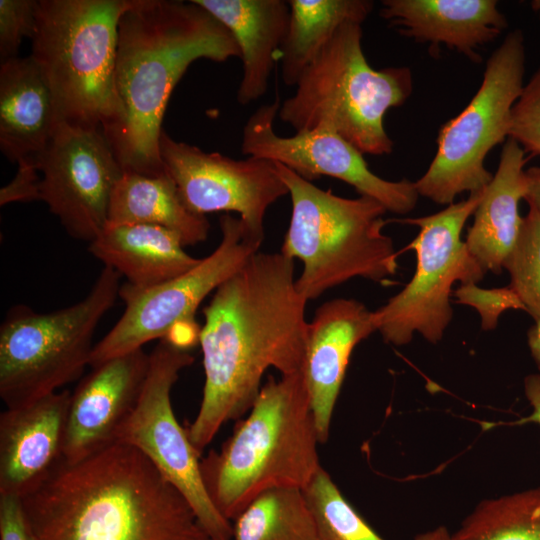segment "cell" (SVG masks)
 Instances as JSON below:
<instances>
[{
	"mask_svg": "<svg viewBox=\"0 0 540 540\" xmlns=\"http://www.w3.org/2000/svg\"><path fill=\"white\" fill-rule=\"evenodd\" d=\"M59 124L48 83L31 56L0 67V149L11 162H33Z\"/></svg>",
	"mask_w": 540,
	"mask_h": 540,
	"instance_id": "cell-20",
	"label": "cell"
},
{
	"mask_svg": "<svg viewBox=\"0 0 540 540\" xmlns=\"http://www.w3.org/2000/svg\"><path fill=\"white\" fill-rule=\"evenodd\" d=\"M107 224L160 226L176 233L184 246L205 241L210 228L206 216L186 207L168 173H123L111 195Z\"/></svg>",
	"mask_w": 540,
	"mask_h": 540,
	"instance_id": "cell-24",
	"label": "cell"
},
{
	"mask_svg": "<svg viewBox=\"0 0 540 540\" xmlns=\"http://www.w3.org/2000/svg\"><path fill=\"white\" fill-rule=\"evenodd\" d=\"M524 393L532 407V412L513 424L535 423L540 425V373L529 374L524 379Z\"/></svg>",
	"mask_w": 540,
	"mask_h": 540,
	"instance_id": "cell-35",
	"label": "cell"
},
{
	"mask_svg": "<svg viewBox=\"0 0 540 540\" xmlns=\"http://www.w3.org/2000/svg\"><path fill=\"white\" fill-rule=\"evenodd\" d=\"M509 138L526 154L540 156V67L524 84L513 106Z\"/></svg>",
	"mask_w": 540,
	"mask_h": 540,
	"instance_id": "cell-30",
	"label": "cell"
},
{
	"mask_svg": "<svg viewBox=\"0 0 540 540\" xmlns=\"http://www.w3.org/2000/svg\"><path fill=\"white\" fill-rule=\"evenodd\" d=\"M249 411L221 449L200 460L207 493L231 522L264 491L304 489L322 467L302 372L270 376Z\"/></svg>",
	"mask_w": 540,
	"mask_h": 540,
	"instance_id": "cell-4",
	"label": "cell"
},
{
	"mask_svg": "<svg viewBox=\"0 0 540 540\" xmlns=\"http://www.w3.org/2000/svg\"><path fill=\"white\" fill-rule=\"evenodd\" d=\"M232 540H320L303 489L272 488L233 520Z\"/></svg>",
	"mask_w": 540,
	"mask_h": 540,
	"instance_id": "cell-26",
	"label": "cell"
},
{
	"mask_svg": "<svg viewBox=\"0 0 540 540\" xmlns=\"http://www.w3.org/2000/svg\"><path fill=\"white\" fill-rule=\"evenodd\" d=\"M280 105L277 94L272 103L260 106L248 118L242 133L244 155L280 163L310 182L321 176L339 179L396 214L416 207L419 194L413 181L377 176L363 154L334 131L318 128L291 137L276 134L274 120Z\"/></svg>",
	"mask_w": 540,
	"mask_h": 540,
	"instance_id": "cell-14",
	"label": "cell"
},
{
	"mask_svg": "<svg viewBox=\"0 0 540 540\" xmlns=\"http://www.w3.org/2000/svg\"><path fill=\"white\" fill-rule=\"evenodd\" d=\"M525 59L524 35L515 29L487 60L468 105L439 129L435 156L414 182L419 196L448 206L459 194L483 191L491 182L485 159L509 138L512 109L524 86Z\"/></svg>",
	"mask_w": 540,
	"mask_h": 540,
	"instance_id": "cell-9",
	"label": "cell"
},
{
	"mask_svg": "<svg viewBox=\"0 0 540 540\" xmlns=\"http://www.w3.org/2000/svg\"><path fill=\"white\" fill-rule=\"evenodd\" d=\"M362 35L360 23L342 25L281 103L278 116L296 132L328 129L363 155L383 156L393 150L384 116L410 97L412 73L408 67H371Z\"/></svg>",
	"mask_w": 540,
	"mask_h": 540,
	"instance_id": "cell-7",
	"label": "cell"
},
{
	"mask_svg": "<svg viewBox=\"0 0 540 540\" xmlns=\"http://www.w3.org/2000/svg\"><path fill=\"white\" fill-rule=\"evenodd\" d=\"M194 362L188 350L165 339L149 354L137 403L115 434V443L140 451L187 500L211 540H232L233 525L215 507L205 488L201 455L177 421L171 390L180 372Z\"/></svg>",
	"mask_w": 540,
	"mask_h": 540,
	"instance_id": "cell-12",
	"label": "cell"
},
{
	"mask_svg": "<svg viewBox=\"0 0 540 540\" xmlns=\"http://www.w3.org/2000/svg\"><path fill=\"white\" fill-rule=\"evenodd\" d=\"M413 540H455L453 534L444 526H438L424 533L418 534Z\"/></svg>",
	"mask_w": 540,
	"mask_h": 540,
	"instance_id": "cell-38",
	"label": "cell"
},
{
	"mask_svg": "<svg viewBox=\"0 0 540 540\" xmlns=\"http://www.w3.org/2000/svg\"><path fill=\"white\" fill-rule=\"evenodd\" d=\"M88 250L136 289L157 286L200 262L184 250L176 233L148 224H107Z\"/></svg>",
	"mask_w": 540,
	"mask_h": 540,
	"instance_id": "cell-23",
	"label": "cell"
},
{
	"mask_svg": "<svg viewBox=\"0 0 540 540\" xmlns=\"http://www.w3.org/2000/svg\"><path fill=\"white\" fill-rule=\"evenodd\" d=\"M303 492L320 540H386L357 512L322 467Z\"/></svg>",
	"mask_w": 540,
	"mask_h": 540,
	"instance_id": "cell-28",
	"label": "cell"
},
{
	"mask_svg": "<svg viewBox=\"0 0 540 540\" xmlns=\"http://www.w3.org/2000/svg\"><path fill=\"white\" fill-rule=\"evenodd\" d=\"M32 163L38 200L72 238L93 241L107 225L111 195L123 175L103 130L59 123Z\"/></svg>",
	"mask_w": 540,
	"mask_h": 540,
	"instance_id": "cell-13",
	"label": "cell"
},
{
	"mask_svg": "<svg viewBox=\"0 0 540 540\" xmlns=\"http://www.w3.org/2000/svg\"><path fill=\"white\" fill-rule=\"evenodd\" d=\"M22 502L38 540H211L184 496L126 444L63 460Z\"/></svg>",
	"mask_w": 540,
	"mask_h": 540,
	"instance_id": "cell-2",
	"label": "cell"
},
{
	"mask_svg": "<svg viewBox=\"0 0 540 540\" xmlns=\"http://www.w3.org/2000/svg\"><path fill=\"white\" fill-rule=\"evenodd\" d=\"M121 275L104 266L79 302L50 313L12 307L0 327V397L6 408L33 403L78 379L93 336L113 307Z\"/></svg>",
	"mask_w": 540,
	"mask_h": 540,
	"instance_id": "cell-8",
	"label": "cell"
},
{
	"mask_svg": "<svg viewBox=\"0 0 540 540\" xmlns=\"http://www.w3.org/2000/svg\"><path fill=\"white\" fill-rule=\"evenodd\" d=\"M160 156L186 207L195 214L237 212L247 230L264 239L268 208L289 191L274 162L247 157L235 160L179 142L164 130Z\"/></svg>",
	"mask_w": 540,
	"mask_h": 540,
	"instance_id": "cell-15",
	"label": "cell"
},
{
	"mask_svg": "<svg viewBox=\"0 0 540 540\" xmlns=\"http://www.w3.org/2000/svg\"><path fill=\"white\" fill-rule=\"evenodd\" d=\"M232 34L243 64L237 101L246 105L268 88L285 39L290 7L284 0H194Z\"/></svg>",
	"mask_w": 540,
	"mask_h": 540,
	"instance_id": "cell-21",
	"label": "cell"
},
{
	"mask_svg": "<svg viewBox=\"0 0 540 540\" xmlns=\"http://www.w3.org/2000/svg\"><path fill=\"white\" fill-rule=\"evenodd\" d=\"M531 7L533 11L539 16L540 18V0H535L531 2Z\"/></svg>",
	"mask_w": 540,
	"mask_h": 540,
	"instance_id": "cell-39",
	"label": "cell"
},
{
	"mask_svg": "<svg viewBox=\"0 0 540 540\" xmlns=\"http://www.w3.org/2000/svg\"><path fill=\"white\" fill-rule=\"evenodd\" d=\"M240 58L236 41L192 1L133 0L118 24L115 89L120 116L106 136L123 173H167L160 156L169 97L191 63Z\"/></svg>",
	"mask_w": 540,
	"mask_h": 540,
	"instance_id": "cell-3",
	"label": "cell"
},
{
	"mask_svg": "<svg viewBox=\"0 0 540 540\" xmlns=\"http://www.w3.org/2000/svg\"><path fill=\"white\" fill-rule=\"evenodd\" d=\"M453 537L455 540H540V487L481 501Z\"/></svg>",
	"mask_w": 540,
	"mask_h": 540,
	"instance_id": "cell-27",
	"label": "cell"
},
{
	"mask_svg": "<svg viewBox=\"0 0 540 540\" xmlns=\"http://www.w3.org/2000/svg\"><path fill=\"white\" fill-rule=\"evenodd\" d=\"M376 328L355 299L336 298L317 308L307 328L302 374L320 443L328 439L333 411L354 348Z\"/></svg>",
	"mask_w": 540,
	"mask_h": 540,
	"instance_id": "cell-18",
	"label": "cell"
},
{
	"mask_svg": "<svg viewBox=\"0 0 540 540\" xmlns=\"http://www.w3.org/2000/svg\"><path fill=\"white\" fill-rule=\"evenodd\" d=\"M38 0H0V60L17 57L24 38L32 39Z\"/></svg>",
	"mask_w": 540,
	"mask_h": 540,
	"instance_id": "cell-31",
	"label": "cell"
},
{
	"mask_svg": "<svg viewBox=\"0 0 540 540\" xmlns=\"http://www.w3.org/2000/svg\"><path fill=\"white\" fill-rule=\"evenodd\" d=\"M307 302L296 288L294 260L281 252H257L214 291L199 335L202 401L185 428L198 454L227 421L251 409L268 368L281 376L302 371Z\"/></svg>",
	"mask_w": 540,
	"mask_h": 540,
	"instance_id": "cell-1",
	"label": "cell"
},
{
	"mask_svg": "<svg viewBox=\"0 0 540 540\" xmlns=\"http://www.w3.org/2000/svg\"><path fill=\"white\" fill-rule=\"evenodd\" d=\"M454 296L457 303L476 309L481 317L484 330L497 326L500 315L507 310H523L525 307L514 290L508 285L501 288L483 289L476 284H461Z\"/></svg>",
	"mask_w": 540,
	"mask_h": 540,
	"instance_id": "cell-32",
	"label": "cell"
},
{
	"mask_svg": "<svg viewBox=\"0 0 540 540\" xmlns=\"http://www.w3.org/2000/svg\"><path fill=\"white\" fill-rule=\"evenodd\" d=\"M0 540H38L20 497L0 495Z\"/></svg>",
	"mask_w": 540,
	"mask_h": 540,
	"instance_id": "cell-33",
	"label": "cell"
},
{
	"mask_svg": "<svg viewBox=\"0 0 540 540\" xmlns=\"http://www.w3.org/2000/svg\"><path fill=\"white\" fill-rule=\"evenodd\" d=\"M380 16L398 32L428 43L430 53L441 44L480 62L479 46L508 26L495 0H384Z\"/></svg>",
	"mask_w": 540,
	"mask_h": 540,
	"instance_id": "cell-19",
	"label": "cell"
},
{
	"mask_svg": "<svg viewBox=\"0 0 540 540\" xmlns=\"http://www.w3.org/2000/svg\"><path fill=\"white\" fill-rule=\"evenodd\" d=\"M221 241L217 248L189 271L149 289L125 283L119 297L125 310L110 331L94 344L89 366L140 349L154 339H165L175 329L197 325L195 312L205 297L236 273L263 242L242 220L220 217Z\"/></svg>",
	"mask_w": 540,
	"mask_h": 540,
	"instance_id": "cell-11",
	"label": "cell"
},
{
	"mask_svg": "<svg viewBox=\"0 0 540 540\" xmlns=\"http://www.w3.org/2000/svg\"><path fill=\"white\" fill-rule=\"evenodd\" d=\"M527 344L532 359L540 372V319H535L534 324L528 329Z\"/></svg>",
	"mask_w": 540,
	"mask_h": 540,
	"instance_id": "cell-37",
	"label": "cell"
},
{
	"mask_svg": "<svg viewBox=\"0 0 540 540\" xmlns=\"http://www.w3.org/2000/svg\"><path fill=\"white\" fill-rule=\"evenodd\" d=\"M71 392L57 391L0 415V495L25 497L64 460Z\"/></svg>",
	"mask_w": 540,
	"mask_h": 540,
	"instance_id": "cell-17",
	"label": "cell"
},
{
	"mask_svg": "<svg viewBox=\"0 0 540 540\" xmlns=\"http://www.w3.org/2000/svg\"><path fill=\"white\" fill-rule=\"evenodd\" d=\"M526 156L515 140L504 142L497 171L473 214L465 243L485 272L499 274L518 240L523 222L519 205L527 192Z\"/></svg>",
	"mask_w": 540,
	"mask_h": 540,
	"instance_id": "cell-22",
	"label": "cell"
},
{
	"mask_svg": "<svg viewBox=\"0 0 540 540\" xmlns=\"http://www.w3.org/2000/svg\"><path fill=\"white\" fill-rule=\"evenodd\" d=\"M290 18L280 49L282 80L296 86L338 29L362 24L373 9L369 0H289Z\"/></svg>",
	"mask_w": 540,
	"mask_h": 540,
	"instance_id": "cell-25",
	"label": "cell"
},
{
	"mask_svg": "<svg viewBox=\"0 0 540 540\" xmlns=\"http://www.w3.org/2000/svg\"><path fill=\"white\" fill-rule=\"evenodd\" d=\"M132 2L38 0L30 56L48 83L59 123L105 133L118 120V24Z\"/></svg>",
	"mask_w": 540,
	"mask_h": 540,
	"instance_id": "cell-6",
	"label": "cell"
},
{
	"mask_svg": "<svg viewBox=\"0 0 540 540\" xmlns=\"http://www.w3.org/2000/svg\"><path fill=\"white\" fill-rule=\"evenodd\" d=\"M149 366L142 348L92 368L71 392L64 461H82L115 443L121 423L135 407Z\"/></svg>",
	"mask_w": 540,
	"mask_h": 540,
	"instance_id": "cell-16",
	"label": "cell"
},
{
	"mask_svg": "<svg viewBox=\"0 0 540 540\" xmlns=\"http://www.w3.org/2000/svg\"><path fill=\"white\" fill-rule=\"evenodd\" d=\"M483 191L470 193L467 199L437 213L398 220L420 228L417 237L405 248L415 251L416 269L400 292L372 311L376 331L385 342L406 345L418 333L426 341L438 343L453 316L452 286L455 282L476 284L483 279L486 272L461 238Z\"/></svg>",
	"mask_w": 540,
	"mask_h": 540,
	"instance_id": "cell-10",
	"label": "cell"
},
{
	"mask_svg": "<svg viewBox=\"0 0 540 540\" xmlns=\"http://www.w3.org/2000/svg\"><path fill=\"white\" fill-rule=\"evenodd\" d=\"M274 164L292 203L280 252L303 262L299 293L313 300L356 277L389 283L399 266L393 241L383 231L387 209L368 196H338Z\"/></svg>",
	"mask_w": 540,
	"mask_h": 540,
	"instance_id": "cell-5",
	"label": "cell"
},
{
	"mask_svg": "<svg viewBox=\"0 0 540 540\" xmlns=\"http://www.w3.org/2000/svg\"><path fill=\"white\" fill-rule=\"evenodd\" d=\"M504 269L510 276L509 286L533 319H540V214L529 206L523 217L518 240L507 258Z\"/></svg>",
	"mask_w": 540,
	"mask_h": 540,
	"instance_id": "cell-29",
	"label": "cell"
},
{
	"mask_svg": "<svg viewBox=\"0 0 540 540\" xmlns=\"http://www.w3.org/2000/svg\"><path fill=\"white\" fill-rule=\"evenodd\" d=\"M39 175L33 163L18 165L12 181L0 190V205L38 200Z\"/></svg>",
	"mask_w": 540,
	"mask_h": 540,
	"instance_id": "cell-34",
	"label": "cell"
},
{
	"mask_svg": "<svg viewBox=\"0 0 540 540\" xmlns=\"http://www.w3.org/2000/svg\"><path fill=\"white\" fill-rule=\"evenodd\" d=\"M526 178L527 192L524 200L540 214V166L528 168Z\"/></svg>",
	"mask_w": 540,
	"mask_h": 540,
	"instance_id": "cell-36",
	"label": "cell"
}]
</instances>
